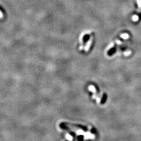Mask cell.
Returning <instances> with one entry per match:
<instances>
[{
  "instance_id": "6da1fadb",
  "label": "cell",
  "mask_w": 141,
  "mask_h": 141,
  "mask_svg": "<svg viewBox=\"0 0 141 141\" xmlns=\"http://www.w3.org/2000/svg\"><path fill=\"white\" fill-rule=\"evenodd\" d=\"M88 90H89V91L93 93V99H96L98 103H100L101 101V100L102 99V97H103L102 94H99V93H98V92H97V90H96V87L95 86H94L93 85H90V86H89Z\"/></svg>"
},
{
  "instance_id": "7a4b0ae2",
  "label": "cell",
  "mask_w": 141,
  "mask_h": 141,
  "mask_svg": "<svg viewBox=\"0 0 141 141\" xmlns=\"http://www.w3.org/2000/svg\"><path fill=\"white\" fill-rule=\"evenodd\" d=\"M93 40V37H91V38L90 39V40H89L87 42L86 45V46L85 47V52H87V51H88L89 50H90V47H91V46L92 45Z\"/></svg>"
},
{
  "instance_id": "3957f363",
  "label": "cell",
  "mask_w": 141,
  "mask_h": 141,
  "mask_svg": "<svg viewBox=\"0 0 141 141\" xmlns=\"http://www.w3.org/2000/svg\"><path fill=\"white\" fill-rule=\"evenodd\" d=\"M121 37L124 39H128L129 38V36L127 34H122L121 35Z\"/></svg>"
},
{
  "instance_id": "277c9868",
  "label": "cell",
  "mask_w": 141,
  "mask_h": 141,
  "mask_svg": "<svg viewBox=\"0 0 141 141\" xmlns=\"http://www.w3.org/2000/svg\"><path fill=\"white\" fill-rule=\"evenodd\" d=\"M132 19L133 21H136L138 20V17L136 15H134V16H133V17H132Z\"/></svg>"
},
{
  "instance_id": "5b68a950",
  "label": "cell",
  "mask_w": 141,
  "mask_h": 141,
  "mask_svg": "<svg viewBox=\"0 0 141 141\" xmlns=\"http://www.w3.org/2000/svg\"><path fill=\"white\" fill-rule=\"evenodd\" d=\"M137 2L139 8H141V0H137Z\"/></svg>"
},
{
  "instance_id": "8992f818",
  "label": "cell",
  "mask_w": 141,
  "mask_h": 141,
  "mask_svg": "<svg viewBox=\"0 0 141 141\" xmlns=\"http://www.w3.org/2000/svg\"><path fill=\"white\" fill-rule=\"evenodd\" d=\"M113 46H114V44H113V43H111V44H110V45L109 46V47L108 48V49H107V51H108V50H109V49H110Z\"/></svg>"
},
{
  "instance_id": "52a82bcc",
  "label": "cell",
  "mask_w": 141,
  "mask_h": 141,
  "mask_svg": "<svg viewBox=\"0 0 141 141\" xmlns=\"http://www.w3.org/2000/svg\"><path fill=\"white\" fill-rule=\"evenodd\" d=\"M3 17V14L1 11H0V18H2Z\"/></svg>"
}]
</instances>
